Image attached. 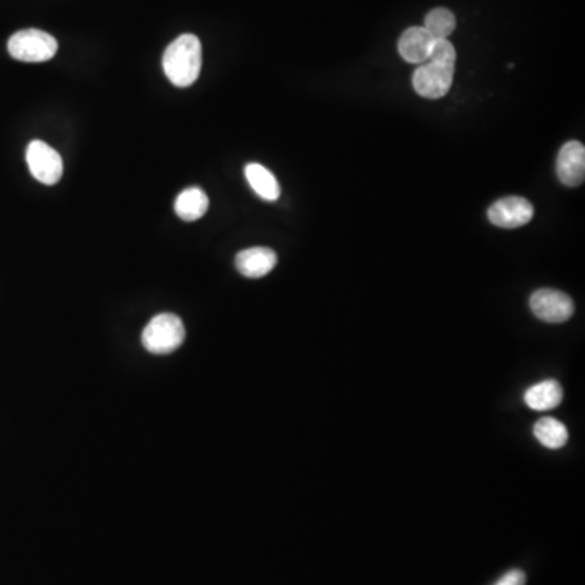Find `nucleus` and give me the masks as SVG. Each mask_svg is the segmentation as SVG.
Returning a JSON list of instances; mask_svg holds the SVG:
<instances>
[{"mask_svg":"<svg viewBox=\"0 0 585 585\" xmlns=\"http://www.w3.org/2000/svg\"><path fill=\"white\" fill-rule=\"evenodd\" d=\"M246 173L247 182L249 186L254 189L259 197L269 202H275L280 197V184H278L277 178L270 173L269 169L265 166L259 165V163H251L244 169Z\"/></svg>","mask_w":585,"mask_h":585,"instance_id":"nucleus-12","label":"nucleus"},{"mask_svg":"<svg viewBox=\"0 0 585 585\" xmlns=\"http://www.w3.org/2000/svg\"><path fill=\"white\" fill-rule=\"evenodd\" d=\"M7 49L10 56L20 62H48L56 56L59 44L46 31L30 28L10 36Z\"/></svg>","mask_w":585,"mask_h":585,"instance_id":"nucleus-4","label":"nucleus"},{"mask_svg":"<svg viewBox=\"0 0 585 585\" xmlns=\"http://www.w3.org/2000/svg\"><path fill=\"white\" fill-rule=\"evenodd\" d=\"M556 174L564 186H581L585 178L584 143L577 140L564 143L556 160Z\"/></svg>","mask_w":585,"mask_h":585,"instance_id":"nucleus-8","label":"nucleus"},{"mask_svg":"<svg viewBox=\"0 0 585 585\" xmlns=\"http://www.w3.org/2000/svg\"><path fill=\"white\" fill-rule=\"evenodd\" d=\"M533 205L524 197H504V199L494 202L488 208V220L493 225L504 228V230H514L520 226L527 225L533 218Z\"/></svg>","mask_w":585,"mask_h":585,"instance_id":"nucleus-7","label":"nucleus"},{"mask_svg":"<svg viewBox=\"0 0 585 585\" xmlns=\"http://www.w3.org/2000/svg\"><path fill=\"white\" fill-rule=\"evenodd\" d=\"M524 402L535 412H548L563 402V387L555 379H546L525 390Z\"/></svg>","mask_w":585,"mask_h":585,"instance_id":"nucleus-11","label":"nucleus"},{"mask_svg":"<svg viewBox=\"0 0 585 585\" xmlns=\"http://www.w3.org/2000/svg\"><path fill=\"white\" fill-rule=\"evenodd\" d=\"M525 582H527L525 572L520 571V569H512V571L506 572L494 585H525Z\"/></svg>","mask_w":585,"mask_h":585,"instance_id":"nucleus-16","label":"nucleus"},{"mask_svg":"<svg viewBox=\"0 0 585 585\" xmlns=\"http://www.w3.org/2000/svg\"><path fill=\"white\" fill-rule=\"evenodd\" d=\"M530 309L533 314L546 324H563L574 314L571 296L563 291L542 288L530 296Z\"/></svg>","mask_w":585,"mask_h":585,"instance_id":"nucleus-6","label":"nucleus"},{"mask_svg":"<svg viewBox=\"0 0 585 585\" xmlns=\"http://www.w3.org/2000/svg\"><path fill=\"white\" fill-rule=\"evenodd\" d=\"M163 70L169 82L176 87H191L202 70L200 39L191 33L174 39L163 54Z\"/></svg>","mask_w":585,"mask_h":585,"instance_id":"nucleus-2","label":"nucleus"},{"mask_svg":"<svg viewBox=\"0 0 585 585\" xmlns=\"http://www.w3.org/2000/svg\"><path fill=\"white\" fill-rule=\"evenodd\" d=\"M455 25H457V20H455L454 13L451 10L439 7V9L431 10L426 15L423 28L434 39H449V36L454 33Z\"/></svg>","mask_w":585,"mask_h":585,"instance_id":"nucleus-15","label":"nucleus"},{"mask_svg":"<svg viewBox=\"0 0 585 585\" xmlns=\"http://www.w3.org/2000/svg\"><path fill=\"white\" fill-rule=\"evenodd\" d=\"M457 54L449 39H438L431 56L413 74V88L428 100H439L451 90Z\"/></svg>","mask_w":585,"mask_h":585,"instance_id":"nucleus-1","label":"nucleus"},{"mask_svg":"<svg viewBox=\"0 0 585 585\" xmlns=\"http://www.w3.org/2000/svg\"><path fill=\"white\" fill-rule=\"evenodd\" d=\"M533 436L548 449H561L569 439L568 428L551 416H545L533 426Z\"/></svg>","mask_w":585,"mask_h":585,"instance_id":"nucleus-14","label":"nucleus"},{"mask_svg":"<svg viewBox=\"0 0 585 585\" xmlns=\"http://www.w3.org/2000/svg\"><path fill=\"white\" fill-rule=\"evenodd\" d=\"M438 39L429 35L423 26H412L399 39V52L408 64H423L431 56Z\"/></svg>","mask_w":585,"mask_h":585,"instance_id":"nucleus-9","label":"nucleus"},{"mask_svg":"<svg viewBox=\"0 0 585 585\" xmlns=\"http://www.w3.org/2000/svg\"><path fill=\"white\" fill-rule=\"evenodd\" d=\"M174 210L184 221H195L204 217L208 210V197L200 187H189L176 199Z\"/></svg>","mask_w":585,"mask_h":585,"instance_id":"nucleus-13","label":"nucleus"},{"mask_svg":"<svg viewBox=\"0 0 585 585\" xmlns=\"http://www.w3.org/2000/svg\"><path fill=\"white\" fill-rule=\"evenodd\" d=\"M277 252L270 247H249L236 256V269L247 278L269 275L277 265Z\"/></svg>","mask_w":585,"mask_h":585,"instance_id":"nucleus-10","label":"nucleus"},{"mask_svg":"<svg viewBox=\"0 0 585 585\" xmlns=\"http://www.w3.org/2000/svg\"><path fill=\"white\" fill-rule=\"evenodd\" d=\"M186 338V327L176 314L163 312L153 317L142 332V345L153 355H168L178 350Z\"/></svg>","mask_w":585,"mask_h":585,"instance_id":"nucleus-3","label":"nucleus"},{"mask_svg":"<svg viewBox=\"0 0 585 585\" xmlns=\"http://www.w3.org/2000/svg\"><path fill=\"white\" fill-rule=\"evenodd\" d=\"M26 163L36 181L54 186L61 181L64 173L62 158L54 148L43 140H33L26 148Z\"/></svg>","mask_w":585,"mask_h":585,"instance_id":"nucleus-5","label":"nucleus"}]
</instances>
